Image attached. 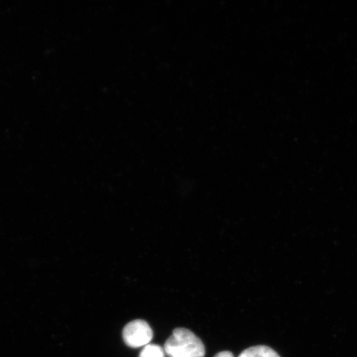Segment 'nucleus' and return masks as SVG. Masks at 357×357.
Here are the masks:
<instances>
[{
	"label": "nucleus",
	"mask_w": 357,
	"mask_h": 357,
	"mask_svg": "<svg viewBox=\"0 0 357 357\" xmlns=\"http://www.w3.org/2000/svg\"><path fill=\"white\" fill-rule=\"evenodd\" d=\"M123 337L124 342L128 347L132 348L146 347L153 340V332L146 321L137 319L125 326Z\"/></svg>",
	"instance_id": "nucleus-2"
},
{
	"label": "nucleus",
	"mask_w": 357,
	"mask_h": 357,
	"mask_svg": "<svg viewBox=\"0 0 357 357\" xmlns=\"http://www.w3.org/2000/svg\"><path fill=\"white\" fill-rule=\"evenodd\" d=\"M139 357H165V351L158 345H146L141 351Z\"/></svg>",
	"instance_id": "nucleus-4"
},
{
	"label": "nucleus",
	"mask_w": 357,
	"mask_h": 357,
	"mask_svg": "<svg viewBox=\"0 0 357 357\" xmlns=\"http://www.w3.org/2000/svg\"><path fill=\"white\" fill-rule=\"evenodd\" d=\"M168 357H204L205 347L202 341L186 328H176L164 347Z\"/></svg>",
	"instance_id": "nucleus-1"
},
{
	"label": "nucleus",
	"mask_w": 357,
	"mask_h": 357,
	"mask_svg": "<svg viewBox=\"0 0 357 357\" xmlns=\"http://www.w3.org/2000/svg\"><path fill=\"white\" fill-rule=\"evenodd\" d=\"M214 357H234V354H231V351H223L221 352H218V354Z\"/></svg>",
	"instance_id": "nucleus-5"
},
{
	"label": "nucleus",
	"mask_w": 357,
	"mask_h": 357,
	"mask_svg": "<svg viewBox=\"0 0 357 357\" xmlns=\"http://www.w3.org/2000/svg\"><path fill=\"white\" fill-rule=\"evenodd\" d=\"M238 357H280L278 352L267 346H255L248 348Z\"/></svg>",
	"instance_id": "nucleus-3"
}]
</instances>
